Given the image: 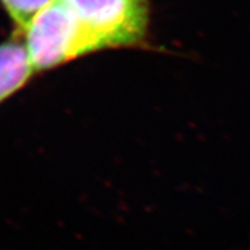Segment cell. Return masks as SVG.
I'll return each mask as SVG.
<instances>
[{
	"instance_id": "1",
	"label": "cell",
	"mask_w": 250,
	"mask_h": 250,
	"mask_svg": "<svg viewBox=\"0 0 250 250\" xmlns=\"http://www.w3.org/2000/svg\"><path fill=\"white\" fill-rule=\"evenodd\" d=\"M33 72L62 65L96 51L81 22L62 0H53L22 31Z\"/></svg>"
},
{
	"instance_id": "2",
	"label": "cell",
	"mask_w": 250,
	"mask_h": 250,
	"mask_svg": "<svg viewBox=\"0 0 250 250\" xmlns=\"http://www.w3.org/2000/svg\"><path fill=\"white\" fill-rule=\"evenodd\" d=\"M76 14L96 51L134 46L146 37L148 0H62Z\"/></svg>"
},
{
	"instance_id": "3",
	"label": "cell",
	"mask_w": 250,
	"mask_h": 250,
	"mask_svg": "<svg viewBox=\"0 0 250 250\" xmlns=\"http://www.w3.org/2000/svg\"><path fill=\"white\" fill-rule=\"evenodd\" d=\"M23 42L9 40L0 45V104L20 91L33 74Z\"/></svg>"
},
{
	"instance_id": "4",
	"label": "cell",
	"mask_w": 250,
	"mask_h": 250,
	"mask_svg": "<svg viewBox=\"0 0 250 250\" xmlns=\"http://www.w3.org/2000/svg\"><path fill=\"white\" fill-rule=\"evenodd\" d=\"M53 0H0L18 31L22 32L33 17Z\"/></svg>"
}]
</instances>
